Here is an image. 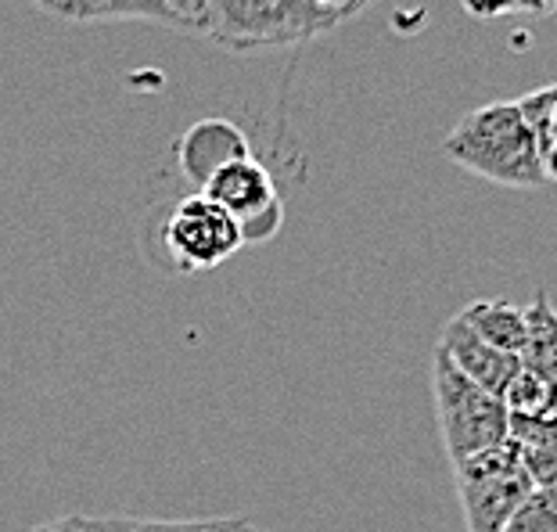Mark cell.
I'll list each match as a JSON object with an SVG mask.
<instances>
[{"label":"cell","mask_w":557,"mask_h":532,"mask_svg":"<svg viewBox=\"0 0 557 532\" xmlns=\"http://www.w3.org/2000/svg\"><path fill=\"white\" fill-rule=\"evenodd\" d=\"M443 156L482 181L518 191H536L554 181L515 101H493L460 115L443 137Z\"/></svg>","instance_id":"cell-1"},{"label":"cell","mask_w":557,"mask_h":532,"mask_svg":"<svg viewBox=\"0 0 557 532\" xmlns=\"http://www.w3.org/2000/svg\"><path fill=\"white\" fill-rule=\"evenodd\" d=\"M206 4H209V0H170V8H173L176 22H181V29H191V33H198L201 15H206Z\"/></svg>","instance_id":"cell-16"},{"label":"cell","mask_w":557,"mask_h":532,"mask_svg":"<svg viewBox=\"0 0 557 532\" xmlns=\"http://www.w3.org/2000/svg\"><path fill=\"white\" fill-rule=\"evenodd\" d=\"M482 342H490L493 349L500 352H521L525 346V310L515 302H504V299H479L471 302L468 310L457 313Z\"/></svg>","instance_id":"cell-9"},{"label":"cell","mask_w":557,"mask_h":532,"mask_svg":"<svg viewBox=\"0 0 557 532\" xmlns=\"http://www.w3.org/2000/svg\"><path fill=\"white\" fill-rule=\"evenodd\" d=\"M518 112L529 126V137L536 145L543 165L557 173V87L547 83L540 90H529L525 98H518Z\"/></svg>","instance_id":"cell-12"},{"label":"cell","mask_w":557,"mask_h":532,"mask_svg":"<svg viewBox=\"0 0 557 532\" xmlns=\"http://www.w3.org/2000/svg\"><path fill=\"white\" fill-rule=\"evenodd\" d=\"M162 245L176 270H184V274L216 270L245 248L238 220L201 191L184 195L181 202H173V209L165 212Z\"/></svg>","instance_id":"cell-5"},{"label":"cell","mask_w":557,"mask_h":532,"mask_svg":"<svg viewBox=\"0 0 557 532\" xmlns=\"http://www.w3.org/2000/svg\"><path fill=\"white\" fill-rule=\"evenodd\" d=\"M438 349L446 352L449 363H454L460 374H468L471 382L482 385L485 393H493V396H504L507 382H511L515 371L521 368V360L515 357V352L493 349L490 342H482L475 331L460 321V317H454V321L443 327Z\"/></svg>","instance_id":"cell-7"},{"label":"cell","mask_w":557,"mask_h":532,"mask_svg":"<svg viewBox=\"0 0 557 532\" xmlns=\"http://www.w3.org/2000/svg\"><path fill=\"white\" fill-rule=\"evenodd\" d=\"M58 15L73 22H159L181 29L170 0H62Z\"/></svg>","instance_id":"cell-10"},{"label":"cell","mask_w":557,"mask_h":532,"mask_svg":"<svg viewBox=\"0 0 557 532\" xmlns=\"http://www.w3.org/2000/svg\"><path fill=\"white\" fill-rule=\"evenodd\" d=\"M248 156V140L231 120H198L176 145V159L191 184H206L220 165Z\"/></svg>","instance_id":"cell-8"},{"label":"cell","mask_w":557,"mask_h":532,"mask_svg":"<svg viewBox=\"0 0 557 532\" xmlns=\"http://www.w3.org/2000/svg\"><path fill=\"white\" fill-rule=\"evenodd\" d=\"M33 532H87V529H83L79 518H62V522H47V525H37Z\"/></svg>","instance_id":"cell-20"},{"label":"cell","mask_w":557,"mask_h":532,"mask_svg":"<svg viewBox=\"0 0 557 532\" xmlns=\"http://www.w3.org/2000/svg\"><path fill=\"white\" fill-rule=\"evenodd\" d=\"M525 310V346H521L518 360L521 368H532L547 378H557V317L547 292H536V299Z\"/></svg>","instance_id":"cell-11"},{"label":"cell","mask_w":557,"mask_h":532,"mask_svg":"<svg viewBox=\"0 0 557 532\" xmlns=\"http://www.w3.org/2000/svg\"><path fill=\"white\" fill-rule=\"evenodd\" d=\"M33 8H40V11H58V4H62V0H29Z\"/></svg>","instance_id":"cell-21"},{"label":"cell","mask_w":557,"mask_h":532,"mask_svg":"<svg viewBox=\"0 0 557 532\" xmlns=\"http://www.w3.org/2000/svg\"><path fill=\"white\" fill-rule=\"evenodd\" d=\"M198 191L238 220L245 245H263L281 231L284 206H281L277 184L252 151L227 165H220Z\"/></svg>","instance_id":"cell-6"},{"label":"cell","mask_w":557,"mask_h":532,"mask_svg":"<svg viewBox=\"0 0 557 532\" xmlns=\"http://www.w3.org/2000/svg\"><path fill=\"white\" fill-rule=\"evenodd\" d=\"M454 479L468 532H500L507 518L518 511V504L536 490L511 440L457 460Z\"/></svg>","instance_id":"cell-4"},{"label":"cell","mask_w":557,"mask_h":532,"mask_svg":"<svg viewBox=\"0 0 557 532\" xmlns=\"http://www.w3.org/2000/svg\"><path fill=\"white\" fill-rule=\"evenodd\" d=\"M432 388L438 435H443L449 465L507 440V407L500 404V396L485 393L468 374H460L443 349H435Z\"/></svg>","instance_id":"cell-3"},{"label":"cell","mask_w":557,"mask_h":532,"mask_svg":"<svg viewBox=\"0 0 557 532\" xmlns=\"http://www.w3.org/2000/svg\"><path fill=\"white\" fill-rule=\"evenodd\" d=\"M515 11H525V15H550L554 0H515Z\"/></svg>","instance_id":"cell-19"},{"label":"cell","mask_w":557,"mask_h":532,"mask_svg":"<svg viewBox=\"0 0 557 532\" xmlns=\"http://www.w3.org/2000/svg\"><path fill=\"white\" fill-rule=\"evenodd\" d=\"M245 532H259V529L256 525H245Z\"/></svg>","instance_id":"cell-22"},{"label":"cell","mask_w":557,"mask_h":532,"mask_svg":"<svg viewBox=\"0 0 557 532\" xmlns=\"http://www.w3.org/2000/svg\"><path fill=\"white\" fill-rule=\"evenodd\" d=\"M342 18L313 0H209L198 33L227 51L299 47L324 37Z\"/></svg>","instance_id":"cell-2"},{"label":"cell","mask_w":557,"mask_h":532,"mask_svg":"<svg viewBox=\"0 0 557 532\" xmlns=\"http://www.w3.org/2000/svg\"><path fill=\"white\" fill-rule=\"evenodd\" d=\"M460 8L475 18H500L507 11H515V0H460Z\"/></svg>","instance_id":"cell-17"},{"label":"cell","mask_w":557,"mask_h":532,"mask_svg":"<svg viewBox=\"0 0 557 532\" xmlns=\"http://www.w3.org/2000/svg\"><path fill=\"white\" fill-rule=\"evenodd\" d=\"M313 4H320V8H327V11H335V15L346 22V18H352V15H360V11L371 4V0H313Z\"/></svg>","instance_id":"cell-18"},{"label":"cell","mask_w":557,"mask_h":532,"mask_svg":"<svg viewBox=\"0 0 557 532\" xmlns=\"http://www.w3.org/2000/svg\"><path fill=\"white\" fill-rule=\"evenodd\" d=\"M500 532H557V500L554 490H532L525 500L518 504V511L507 518Z\"/></svg>","instance_id":"cell-15"},{"label":"cell","mask_w":557,"mask_h":532,"mask_svg":"<svg viewBox=\"0 0 557 532\" xmlns=\"http://www.w3.org/2000/svg\"><path fill=\"white\" fill-rule=\"evenodd\" d=\"M554 388L557 378H547L532 368H518L507 382L500 404L507 413H521V418H554Z\"/></svg>","instance_id":"cell-14"},{"label":"cell","mask_w":557,"mask_h":532,"mask_svg":"<svg viewBox=\"0 0 557 532\" xmlns=\"http://www.w3.org/2000/svg\"><path fill=\"white\" fill-rule=\"evenodd\" d=\"M87 532H245L242 518H187V522H162V518H79Z\"/></svg>","instance_id":"cell-13"}]
</instances>
